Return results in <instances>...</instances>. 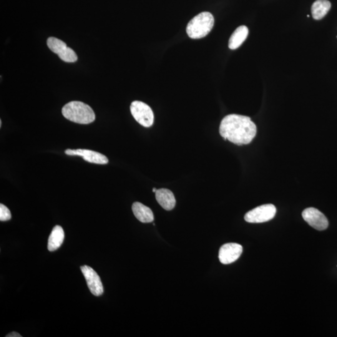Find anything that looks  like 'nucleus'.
<instances>
[{"instance_id":"f257e3e1","label":"nucleus","mask_w":337,"mask_h":337,"mask_svg":"<svg viewBox=\"0 0 337 337\" xmlns=\"http://www.w3.org/2000/svg\"><path fill=\"white\" fill-rule=\"evenodd\" d=\"M220 132L224 140L242 146L252 142L256 135V127L250 117L230 114L221 122Z\"/></svg>"},{"instance_id":"f03ea898","label":"nucleus","mask_w":337,"mask_h":337,"mask_svg":"<svg viewBox=\"0 0 337 337\" xmlns=\"http://www.w3.org/2000/svg\"><path fill=\"white\" fill-rule=\"evenodd\" d=\"M62 114L66 119L78 124H90L95 120V114L92 108L80 102H72L64 105Z\"/></svg>"},{"instance_id":"7ed1b4c3","label":"nucleus","mask_w":337,"mask_h":337,"mask_svg":"<svg viewBox=\"0 0 337 337\" xmlns=\"http://www.w3.org/2000/svg\"><path fill=\"white\" fill-rule=\"evenodd\" d=\"M214 24V18L213 15L210 12H202L188 22L186 32L190 38H202L210 34Z\"/></svg>"},{"instance_id":"20e7f679","label":"nucleus","mask_w":337,"mask_h":337,"mask_svg":"<svg viewBox=\"0 0 337 337\" xmlns=\"http://www.w3.org/2000/svg\"><path fill=\"white\" fill-rule=\"evenodd\" d=\"M130 112L136 120L145 128H150L154 123V113L146 103L135 100L132 103Z\"/></svg>"},{"instance_id":"39448f33","label":"nucleus","mask_w":337,"mask_h":337,"mask_svg":"<svg viewBox=\"0 0 337 337\" xmlns=\"http://www.w3.org/2000/svg\"><path fill=\"white\" fill-rule=\"evenodd\" d=\"M47 45L51 51L58 55L60 59L66 62H74L78 56L74 50L68 47L64 42L54 37H50L47 40Z\"/></svg>"},{"instance_id":"423d86ee","label":"nucleus","mask_w":337,"mask_h":337,"mask_svg":"<svg viewBox=\"0 0 337 337\" xmlns=\"http://www.w3.org/2000/svg\"><path fill=\"white\" fill-rule=\"evenodd\" d=\"M276 214V208L273 204L262 205L246 214L244 220L250 223H263L272 220Z\"/></svg>"},{"instance_id":"0eeeda50","label":"nucleus","mask_w":337,"mask_h":337,"mask_svg":"<svg viewBox=\"0 0 337 337\" xmlns=\"http://www.w3.org/2000/svg\"><path fill=\"white\" fill-rule=\"evenodd\" d=\"M302 218L309 225L316 230H324L328 228V221L326 216L316 208H306L302 212Z\"/></svg>"},{"instance_id":"6e6552de","label":"nucleus","mask_w":337,"mask_h":337,"mask_svg":"<svg viewBox=\"0 0 337 337\" xmlns=\"http://www.w3.org/2000/svg\"><path fill=\"white\" fill-rule=\"evenodd\" d=\"M242 246L236 243H228L220 248L218 258L221 263L228 265L237 260L242 254Z\"/></svg>"},{"instance_id":"1a4fd4ad","label":"nucleus","mask_w":337,"mask_h":337,"mask_svg":"<svg viewBox=\"0 0 337 337\" xmlns=\"http://www.w3.org/2000/svg\"><path fill=\"white\" fill-rule=\"evenodd\" d=\"M81 270L86 280L88 288L92 295L102 296L104 292V288H103L102 280L98 274L92 268L88 266H82Z\"/></svg>"},{"instance_id":"9d476101","label":"nucleus","mask_w":337,"mask_h":337,"mask_svg":"<svg viewBox=\"0 0 337 337\" xmlns=\"http://www.w3.org/2000/svg\"><path fill=\"white\" fill-rule=\"evenodd\" d=\"M66 154L68 156H81L86 162L98 164H106L109 160L104 155L100 152L89 150H65Z\"/></svg>"},{"instance_id":"9b49d317","label":"nucleus","mask_w":337,"mask_h":337,"mask_svg":"<svg viewBox=\"0 0 337 337\" xmlns=\"http://www.w3.org/2000/svg\"><path fill=\"white\" fill-rule=\"evenodd\" d=\"M156 198L163 208L171 210L176 206V198L174 194L167 188H160L156 192Z\"/></svg>"},{"instance_id":"f8f14e48","label":"nucleus","mask_w":337,"mask_h":337,"mask_svg":"<svg viewBox=\"0 0 337 337\" xmlns=\"http://www.w3.org/2000/svg\"><path fill=\"white\" fill-rule=\"evenodd\" d=\"M132 210L135 217L142 223H150L154 220V214L150 208L140 202H134Z\"/></svg>"},{"instance_id":"ddd939ff","label":"nucleus","mask_w":337,"mask_h":337,"mask_svg":"<svg viewBox=\"0 0 337 337\" xmlns=\"http://www.w3.org/2000/svg\"><path fill=\"white\" fill-rule=\"evenodd\" d=\"M64 238V230L60 226H55L52 228L51 234H50L48 244V248L50 252H52L61 247Z\"/></svg>"},{"instance_id":"4468645a","label":"nucleus","mask_w":337,"mask_h":337,"mask_svg":"<svg viewBox=\"0 0 337 337\" xmlns=\"http://www.w3.org/2000/svg\"><path fill=\"white\" fill-rule=\"evenodd\" d=\"M248 34V28L240 26L236 29L230 39L228 47L230 50H236L240 48L244 42Z\"/></svg>"},{"instance_id":"2eb2a0df","label":"nucleus","mask_w":337,"mask_h":337,"mask_svg":"<svg viewBox=\"0 0 337 337\" xmlns=\"http://www.w3.org/2000/svg\"><path fill=\"white\" fill-rule=\"evenodd\" d=\"M331 8L330 2L328 0H316L312 6V14L314 19H322Z\"/></svg>"},{"instance_id":"dca6fc26","label":"nucleus","mask_w":337,"mask_h":337,"mask_svg":"<svg viewBox=\"0 0 337 337\" xmlns=\"http://www.w3.org/2000/svg\"><path fill=\"white\" fill-rule=\"evenodd\" d=\"M12 214L9 208L4 205L0 204V220L7 221L11 220Z\"/></svg>"},{"instance_id":"f3484780","label":"nucleus","mask_w":337,"mask_h":337,"mask_svg":"<svg viewBox=\"0 0 337 337\" xmlns=\"http://www.w3.org/2000/svg\"><path fill=\"white\" fill-rule=\"evenodd\" d=\"M22 336L20 335L18 333L15 332H12L8 334L6 336V337H22Z\"/></svg>"},{"instance_id":"a211bd4d","label":"nucleus","mask_w":337,"mask_h":337,"mask_svg":"<svg viewBox=\"0 0 337 337\" xmlns=\"http://www.w3.org/2000/svg\"><path fill=\"white\" fill-rule=\"evenodd\" d=\"M157 190H156V188H153L152 191H153V192H154L156 193V192Z\"/></svg>"},{"instance_id":"6ab92c4d","label":"nucleus","mask_w":337,"mask_h":337,"mask_svg":"<svg viewBox=\"0 0 337 337\" xmlns=\"http://www.w3.org/2000/svg\"><path fill=\"white\" fill-rule=\"evenodd\" d=\"M2 120H0V126H2Z\"/></svg>"}]
</instances>
